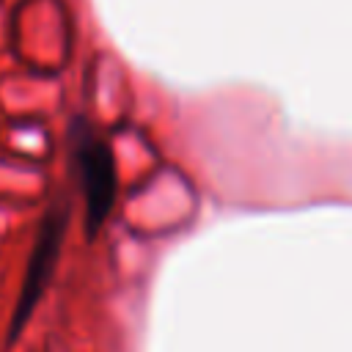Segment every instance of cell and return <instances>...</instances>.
Wrapping results in <instances>:
<instances>
[{
    "mask_svg": "<svg viewBox=\"0 0 352 352\" xmlns=\"http://www.w3.org/2000/svg\"><path fill=\"white\" fill-rule=\"evenodd\" d=\"M72 173L85 201V231L94 236L116 204V157L102 132L82 118L72 126Z\"/></svg>",
    "mask_w": 352,
    "mask_h": 352,
    "instance_id": "6da1fadb",
    "label": "cell"
},
{
    "mask_svg": "<svg viewBox=\"0 0 352 352\" xmlns=\"http://www.w3.org/2000/svg\"><path fill=\"white\" fill-rule=\"evenodd\" d=\"M66 214H69V206H63L58 201L41 217L38 236H36V245H33V253H30V264H28V275H25V283H22V297H19V305H16V314H14V333L28 319V314L33 311L38 294L47 286V278H50V272L55 267L60 236H63V228H66Z\"/></svg>",
    "mask_w": 352,
    "mask_h": 352,
    "instance_id": "7a4b0ae2",
    "label": "cell"
}]
</instances>
